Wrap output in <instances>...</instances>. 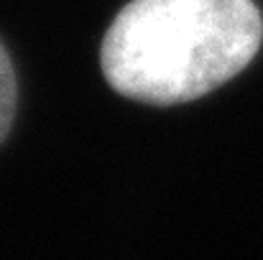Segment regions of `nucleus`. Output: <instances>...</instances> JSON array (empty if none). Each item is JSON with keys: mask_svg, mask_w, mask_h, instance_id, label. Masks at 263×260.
<instances>
[{"mask_svg": "<svg viewBox=\"0 0 263 260\" xmlns=\"http://www.w3.org/2000/svg\"><path fill=\"white\" fill-rule=\"evenodd\" d=\"M261 41L251 0H133L110 23L100 67L128 99L181 105L240 74Z\"/></svg>", "mask_w": 263, "mask_h": 260, "instance_id": "obj_1", "label": "nucleus"}, {"mask_svg": "<svg viewBox=\"0 0 263 260\" xmlns=\"http://www.w3.org/2000/svg\"><path fill=\"white\" fill-rule=\"evenodd\" d=\"M15 72L10 64L8 51L0 44V143L8 135L10 125H13V115H15Z\"/></svg>", "mask_w": 263, "mask_h": 260, "instance_id": "obj_2", "label": "nucleus"}]
</instances>
